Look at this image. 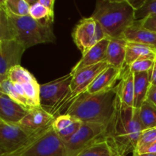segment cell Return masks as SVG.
<instances>
[{
  "label": "cell",
  "mask_w": 156,
  "mask_h": 156,
  "mask_svg": "<svg viewBox=\"0 0 156 156\" xmlns=\"http://www.w3.org/2000/svg\"><path fill=\"white\" fill-rule=\"evenodd\" d=\"M22 85L24 96L27 100L29 110L41 108L40 105V84L37 81L21 84Z\"/></svg>",
  "instance_id": "cell-25"
},
{
  "label": "cell",
  "mask_w": 156,
  "mask_h": 156,
  "mask_svg": "<svg viewBox=\"0 0 156 156\" xmlns=\"http://www.w3.org/2000/svg\"><path fill=\"white\" fill-rule=\"evenodd\" d=\"M72 36L75 44L82 55L101 41L109 37L101 26L91 16L82 18L75 27Z\"/></svg>",
  "instance_id": "cell-8"
},
{
  "label": "cell",
  "mask_w": 156,
  "mask_h": 156,
  "mask_svg": "<svg viewBox=\"0 0 156 156\" xmlns=\"http://www.w3.org/2000/svg\"><path fill=\"white\" fill-rule=\"evenodd\" d=\"M5 8L11 15L27 16L30 12V4L27 0H3Z\"/></svg>",
  "instance_id": "cell-28"
},
{
  "label": "cell",
  "mask_w": 156,
  "mask_h": 156,
  "mask_svg": "<svg viewBox=\"0 0 156 156\" xmlns=\"http://www.w3.org/2000/svg\"><path fill=\"white\" fill-rule=\"evenodd\" d=\"M82 124L80 120L69 114H63L55 117L52 126L60 140L65 142L79 130Z\"/></svg>",
  "instance_id": "cell-17"
},
{
  "label": "cell",
  "mask_w": 156,
  "mask_h": 156,
  "mask_svg": "<svg viewBox=\"0 0 156 156\" xmlns=\"http://www.w3.org/2000/svg\"><path fill=\"white\" fill-rule=\"evenodd\" d=\"M6 155H7V153H6L2 149L0 148V156H6Z\"/></svg>",
  "instance_id": "cell-40"
},
{
  "label": "cell",
  "mask_w": 156,
  "mask_h": 156,
  "mask_svg": "<svg viewBox=\"0 0 156 156\" xmlns=\"http://www.w3.org/2000/svg\"><path fill=\"white\" fill-rule=\"evenodd\" d=\"M77 156H121L114 146H113L111 140L107 138L101 139L94 142L89 146L79 152Z\"/></svg>",
  "instance_id": "cell-22"
},
{
  "label": "cell",
  "mask_w": 156,
  "mask_h": 156,
  "mask_svg": "<svg viewBox=\"0 0 156 156\" xmlns=\"http://www.w3.org/2000/svg\"><path fill=\"white\" fill-rule=\"evenodd\" d=\"M9 16L14 40L25 50L35 45L53 43L56 41L51 23L37 21L30 15L20 17L9 13Z\"/></svg>",
  "instance_id": "cell-4"
},
{
  "label": "cell",
  "mask_w": 156,
  "mask_h": 156,
  "mask_svg": "<svg viewBox=\"0 0 156 156\" xmlns=\"http://www.w3.org/2000/svg\"><path fill=\"white\" fill-rule=\"evenodd\" d=\"M7 79V77H5V76H2V75H0V85H1V83L5 80V79ZM0 93L1 92V89H0Z\"/></svg>",
  "instance_id": "cell-39"
},
{
  "label": "cell",
  "mask_w": 156,
  "mask_h": 156,
  "mask_svg": "<svg viewBox=\"0 0 156 156\" xmlns=\"http://www.w3.org/2000/svg\"><path fill=\"white\" fill-rule=\"evenodd\" d=\"M116 88L120 102L123 105L134 108V73L130 71L128 66L122 70Z\"/></svg>",
  "instance_id": "cell-16"
},
{
  "label": "cell",
  "mask_w": 156,
  "mask_h": 156,
  "mask_svg": "<svg viewBox=\"0 0 156 156\" xmlns=\"http://www.w3.org/2000/svg\"><path fill=\"white\" fill-rule=\"evenodd\" d=\"M6 156H66V149L51 124L37 133L25 146Z\"/></svg>",
  "instance_id": "cell-5"
},
{
  "label": "cell",
  "mask_w": 156,
  "mask_h": 156,
  "mask_svg": "<svg viewBox=\"0 0 156 156\" xmlns=\"http://www.w3.org/2000/svg\"><path fill=\"white\" fill-rule=\"evenodd\" d=\"M108 127L99 123H82L79 130L63 142L66 156H77L79 152L94 142L107 138Z\"/></svg>",
  "instance_id": "cell-7"
},
{
  "label": "cell",
  "mask_w": 156,
  "mask_h": 156,
  "mask_svg": "<svg viewBox=\"0 0 156 156\" xmlns=\"http://www.w3.org/2000/svg\"><path fill=\"white\" fill-rule=\"evenodd\" d=\"M0 89L2 94L9 96L10 98L18 102L21 105L29 110L27 100L24 96L22 85L21 84H14L8 79H5L0 85Z\"/></svg>",
  "instance_id": "cell-23"
},
{
  "label": "cell",
  "mask_w": 156,
  "mask_h": 156,
  "mask_svg": "<svg viewBox=\"0 0 156 156\" xmlns=\"http://www.w3.org/2000/svg\"><path fill=\"white\" fill-rule=\"evenodd\" d=\"M146 100L152 102L153 105H155L156 106V85H150L149 91H148Z\"/></svg>",
  "instance_id": "cell-34"
},
{
  "label": "cell",
  "mask_w": 156,
  "mask_h": 156,
  "mask_svg": "<svg viewBox=\"0 0 156 156\" xmlns=\"http://www.w3.org/2000/svg\"><path fill=\"white\" fill-rule=\"evenodd\" d=\"M149 72L134 73V108L140 109L146 101L150 87Z\"/></svg>",
  "instance_id": "cell-20"
},
{
  "label": "cell",
  "mask_w": 156,
  "mask_h": 156,
  "mask_svg": "<svg viewBox=\"0 0 156 156\" xmlns=\"http://www.w3.org/2000/svg\"><path fill=\"white\" fill-rule=\"evenodd\" d=\"M136 22L143 28L156 33V15H149L144 19L136 21Z\"/></svg>",
  "instance_id": "cell-33"
},
{
  "label": "cell",
  "mask_w": 156,
  "mask_h": 156,
  "mask_svg": "<svg viewBox=\"0 0 156 156\" xmlns=\"http://www.w3.org/2000/svg\"><path fill=\"white\" fill-rule=\"evenodd\" d=\"M140 111V120L141 122L143 131L146 129L156 128V106L146 100Z\"/></svg>",
  "instance_id": "cell-24"
},
{
  "label": "cell",
  "mask_w": 156,
  "mask_h": 156,
  "mask_svg": "<svg viewBox=\"0 0 156 156\" xmlns=\"http://www.w3.org/2000/svg\"><path fill=\"white\" fill-rule=\"evenodd\" d=\"M73 75L62 76L40 85V105L54 117L62 114L70 94Z\"/></svg>",
  "instance_id": "cell-6"
},
{
  "label": "cell",
  "mask_w": 156,
  "mask_h": 156,
  "mask_svg": "<svg viewBox=\"0 0 156 156\" xmlns=\"http://www.w3.org/2000/svg\"><path fill=\"white\" fill-rule=\"evenodd\" d=\"M117 99L116 87L97 94L85 92L73 101L64 114L82 123H99L108 127L114 117Z\"/></svg>",
  "instance_id": "cell-2"
},
{
  "label": "cell",
  "mask_w": 156,
  "mask_h": 156,
  "mask_svg": "<svg viewBox=\"0 0 156 156\" xmlns=\"http://www.w3.org/2000/svg\"></svg>",
  "instance_id": "cell-42"
},
{
  "label": "cell",
  "mask_w": 156,
  "mask_h": 156,
  "mask_svg": "<svg viewBox=\"0 0 156 156\" xmlns=\"http://www.w3.org/2000/svg\"><path fill=\"white\" fill-rule=\"evenodd\" d=\"M14 40L9 13L5 8L3 1H0V41Z\"/></svg>",
  "instance_id": "cell-29"
},
{
  "label": "cell",
  "mask_w": 156,
  "mask_h": 156,
  "mask_svg": "<svg viewBox=\"0 0 156 156\" xmlns=\"http://www.w3.org/2000/svg\"><path fill=\"white\" fill-rule=\"evenodd\" d=\"M138 154H156V143L150 145V146H146L144 149H141L139 152H136Z\"/></svg>",
  "instance_id": "cell-35"
},
{
  "label": "cell",
  "mask_w": 156,
  "mask_h": 156,
  "mask_svg": "<svg viewBox=\"0 0 156 156\" xmlns=\"http://www.w3.org/2000/svg\"><path fill=\"white\" fill-rule=\"evenodd\" d=\"M136 9L129 0H98L91 17L111 38H123L135 22Z\"/></svg>",
  "instance_id": "cell-3"
},
{
  "label": "cell",
  "mask_w": 156,
  "mask_h": 156,
  "mask_svg": "<svg viewBox=\"0 0 156 156\" xmlns=\"http://www.w3.org/2000/svg\"><path fill=\"white\" fill-rule=\"evenodd\" d=\"M126 44L123 38H111L107 50V62L111 66L123 69L125 68Z\"/></svg>",
  "instance_id": "cell-18"
},
{
  "label": "cell",
  "mask_w": 156,
  "mask_h": 156,
  "mask_svg": "<svg viewBox=\"0 0 156 156\" xmlns=\"http://www.w3.org/2000/svg\"><path fill=\"white\" fill-rule=\"evenodd\" d=\"M7 79L14 84H24L36 80L33 75L21 65L11 68L8 73Z\"/></svg>",
  "instance_id": "cell-27"
},
{
  "label": "cell",
  "mask_w": 156,
  "mask_h": 156,
  "mask_svg": "<svg viewBox=\"0 0 156 156\" xmlns=\"http://www.w3.org/2000/svg\"></svg>",
  "instance_id": "cell-41"
},
{
  "label": "cell",
  "mask_w": 156,
  "mask_h": 156,
  "mask_svg": "<svg viewBox=\"0 0 156 156\" xmlns=\"http://www.w3.org/2000/svg\"><path fill=\"white\" fill-rule=\"evenodd\" d=\"M29 110L15 101L9 96L0 93V120L8 123L19 124Z\"/></svg>",
  "instance_id": "cell-12"
},
{
  "label": "cell",
  "mask_w": 156,
  "mask_h": 156,
  "mask_svg": "<svg viewBox=\"0 0 156 156\" xmlns=\"http://www.w3.org/2000/svg\"><path fill=\"white\" fill-rule=\"evenodd\" d=\"M108 66L109 65L107 62H102L94 66L82 69L73 74L70 73L73 75V79L70 85V94L66 105V111L73 101L76 100L81 94L86 92L88 87L91 85L94 79Z\"/></svg>",
  "instance_id": "cell-10"
},
{
  "label": "cell",
  "mask_w": 156,
  "mask_h": 156,
  "mask_svg": "<svg viewBox=\"0 0 156 156\" xmlns=\"http://www.w3.org/2000/svg\"><path fill=\"white\" fill-rule=\"evenodd\" d=\"M156 143V128L146 129L142 132L134 152H137L146 146Z\"/></svg>",
  "instance_id": "cell-31"
},
{
  "label": "cell",
  "mask_w": 156,
  "mask_h": 156,
  "mask_svg": "<svg viewBox=\"0 0 156 156\" xmlns=\"http://www.w3.org/2000/svg\"><path fill=\"white\" fill-rule=\"evenodd\" d=\"M30 4L29 15L37 21H45L53 24L54 21V12L50 10L37 1H28Z\"/></svg>",
  "instance_id": "cell-26"
},
{
  "label": "cell",
  "mask_w": 156,
  "mask_h": 156,
  "mask_svg": "<svg viewBox=\"0 0 156 156\" xmlns=\"http://www.w3.org/2000/svg\"><path fill=\"white\" fill-rule=\"evenodd\" d=\"M152 15H156V0H143L136 9L135 20L140 21Z\"/></svg>",
  "instance_id": "cell-30"
},
{
  "label": "cell",
  "mask_w": 156,
  "mask_h": 156,
  "mask_svg": "<svg viewBox=\"0 0 156 156\" xmlns=\"http://www.w3.org/2000/svg\"><path fill=\"white\" fill-rule=\"evenodd\" d=\"M108 130V138L120 155L133 153L143 132L139 109L123 105L117 96L115 112Z\"/></svg>",
  "instance_id": "cell-1"
},
{
  "label": "cell",
  "mask_w": 156,
  "mask_h": 156,
  "mask_svg": "<svg viewBox=\"0 0 156 156\" xmlns=\"http://www.w3.org/2000/svg\"><path fill=\"white\" fill-rule=\"evenodd\" d=\"M132 156H156V154H138L133 152Z\"/></svg>",
  "instance_id": "cell-38"
},
{
  "label": "cell",
  "mask_w": 156,
  "mask_h": 156,
  "mask_svg": "<svg viewBox=\"0 0 156 156\" xmlns=\"http://www.w3.org/2000/svg\"><path fill=\"white\" fill-rule=\"evenodd\" d=\"M38 2H39L41 5H43L45 6L46 8H47L48 9L54 12V0H38Z\"/></svg>",
  "instance_id": "cell-36"
},
{
  "label": "cell",
  "mask_w": 156,
  "mask_h": 156,
  "mask_svg": "<svg viewBox=\"0 0 156 156\" xmlns=\"http://www.w3.org/2000/svg\"><path fill=\"white\" fill-rule=\"evenodd\" d=\"M141 58L156 59V50L141 44L127 41L126 44L125 67L130 66L133 62Z\"/></svg>",
  "instance_id": "cell-21"
},
{
  "label": "cell",
  "mask_w": 156,
  "mask_h": 156,
  "mask_svg": "<svg viewBox=\"0 0 156 156\" xmlns=\"http://www.w3.org/2000/svg\"><path fill=\"white\" fill-rule=\"evenodd\" d=\"M55 117L41 108H32L19 124L31 132H37L51 125Z\"/></svg>",
  "instance_id": "cell-15"
},
{
  "label": "cell",
  "mask_w": 156,
  "mask_h": 156,
  "mask_svg": "<svg viewBox=\"0 0 156 156\" xmlns=\"http://www.w3.org/2000/svg\"><path fill=\"white\" fill-rule=\"evenodd\" d=\"M122 70L123 69L108 66L94 79V82L88 87L86 92L88 94H97L108 91L115 88L117 85V82L120 80Z\"/></svg>",
  "instance_id": "cell-14"
},
{
  "label": "cell",
  "mask_w": 156,
  "mask_h": 156,
  "mask_svg": "<svg viewBox=\"0 0 156 156\" xmlns=\"http://www.w3.org/2000/svg\"><path fill=\"white\" fill-rule=\"evenodd\" d=\"M150 75V83L152 85H156V59L154 63L153 68L149 72Z\"/></svg>",
  "instance_id": "cell-37"
},
{
  "label": "cell",
  "mask_w": 156,
  "mask_h": 156,
  "mask_svg": "<svg viewBox=\"0 0 156 156\" xmlns=\"http://www.w3.org/2000/svg\"><path fill=\"white\" fill-rule=\"evenodd\" d=\"M25 49L15 40L0 41V75L7 77L11 68L21 65Z\"/></svg>",
  "instance_id": "cell-11"
},
{
  "label": "cell",
  "mask_w": 156,
  "mask_h": 156,
  "mask_svg": "<svg viewBox=\"0 0 156 156\" xmlns=\"http://www.w3.org/2000/svg\"><path fill=\"white\" fill-rule=\"evenodd\" d=\"M37 132H31L20 124L0 120V148L7 155L16 152L25 146Z\"/></svg>",
  "instance_id": "cell-9"
},
{
  "label": "cell",
  "mask_w": 156,
  "mask_h": 156,
  "mask_svg": "<svg viewBox=\"0 0 156 156\" xmlns=\"http://www.w3.org/2000/svg\"><path fill=\"white\" fill-rule=\"evenodd\" d=\"M109 41L110 37H106L91 47L85 54L82 55V57L70 73L73 74L86 67L94 66L102 62H107V50Z\"/></svg>",
  "instance_id": "cell-13"
},
{
  "label": "cell",
  "mask_w": 156,
  "mask_h": 156,
  "mask_svg": "<svg viewBox=\"0 0 156 156\" xmlns=\"http://www.w3.org/2000/svg\"><path fill=\"white\" fill-rule=\"evenodd\" d=\"M123 39L129 42L143 44L156 50V33L143 28L136 21L125 31Z\"/></svg>",
  "instance_id": "cell-19"
},
{
  "label": "cell",
  "mask_w": 156,
  "mask_h": 156,
  "mask_svg": "<svg viewBox=\"0 0 156 156\" xmlns=\"http://www.w3.org/2000/svg\"><path fill=\"white\" fill-rule=\"evenodd\" d=\"M155 59H149V58H141L133 62L128 67L133 73L150 72L153 68Z\"/></svg>",
  "instance_id": "cell-32"
}]
</instances>
